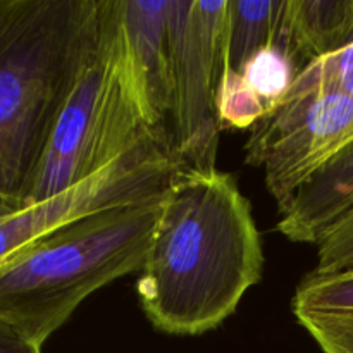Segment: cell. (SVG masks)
<instances>
[{
	"label": "cell",
	"mask_w": 353,
	"mask_h": 353,
	"mask_svg": "<svg viewBox=\"0 0 353 353\" xmlns=\"http://www.w3.org/2000/svg\"><path fill=\"white\" fill-rule=\"evenodd\" d=\"M262 269L261 233L233 176L179 168L137 283L148 321L176 336L207 333L236 310Z\"/></svg>",
	"instance_id": "1"
},
{
	"label": "cell",
	"mask_w": 353,
	"mask_h": 353,
	"mask_svg": "<svg viewBox=\"0 0 353 353\" xmlns=\"http://www.w3.org/2000/svg\"><path fill=\"white\" fill-rule=\"evenodd\" d=\"M100 0H0V216L26 207Z\"/></svg>",
	"instance_id": "2"
},
{
	"label": "cell",
	"mask_w": 353,
	"mask_h": 353,
	"mask_svg": "<svg viewBox=\"0 0 353 353\" xmlns=\"http://www.w3.org/2000/svg\"><path fill=\"white\" fill-rule=\"evenodd\" d=\"M162 193L81 217L0 262V324L43 347L92 293L141 271Z\"/></svg>",
	"instance_id": "3"
},
{
	"label": "cell",
	"mask_w": 353,
	"mask_h": 353,
	"mask_svg": "<svg viewBox=\"0 0 353 353\" xmlns=\"http://www.w3.org/2000/svg\"><path fill=\"white\" fill-rule=\"evenodd\" d=\"M171 141L131 57L117 0H100L95 28L76 71L26 205L92 178L154 141Z\"/></svg>",
	"instance_id": "4"
},
{
	"label": "cell",
	"mask_w": 353,
	"mask_h": 353,
	"mask_svg": "<svg viewBox=\"0 0 353 353\" xmlns=\"http://www.w3.org/2000/svg\"><path fill=\"white\" fill-rule=\"evenodd\" d=\"M228 0H169L172 152L181 168H216L221 124L216 90L221 76Z\"/></svg>",
	"instance_id": "5"
},
{
	"label": "cell",
	"mask_w": 353,
	"mask_h": 353,
	"mask_svg": "<svg viewBox=\"0 0 353 353\" xmlns=\"http://www.w3.org/2000/svg\"><path fill=\"white\" fill-rule=\"evenodd\" d=\"M353 145V99L340 93L288 97L250 130L245 162L264 171L279 214L296 193Z\"/></svg>",
	"instance_id": "6"
},
{
	"label": "cell",
	"mask_w": 353,
	"mask_h": 353,
	"mask_svg": "<svg viewBox=\"0 0 353 353\" xmlns=\"http://www.w3.org/2000/svg\"><path fill=\"white\" fill-rule=\"evenodd\" d=\"M178 169L171 145L154 141L117 159L72 188L0 216V262L81 217L164 192Z\"/></svg>",
	"instance_id": "7"
},
{
	"label": "cell",
	"mask_w": 353,
	"mask_h": 353,
	"mask_svg": "<svg viewBox=\"0 0 353 353\" xmlns=\"http://www.w3.org/2000/svg\"><path fill=\"white\" fill-rule=\"evenodd\" d=\"M353 209V145L317 172L279 214L278 231L295 243L317 245Z\"/></svg>",
	"instance_id": "8"
},
{
	"label": "cell",
	"mask_w": 353,
	"mask_h": 353,
	"mask_svg": "<svg viewBox=\"0 0 353 353\" xmlns=\"http://www.w3.org/2000/svg\"><path fill=\"white\" fill-rule=\"evenodd\" d=\"M169 0H117L131 57L150 105L161 123L171 114V71L168 41Z\"/></svg>",
	"instance_id": "9"
},
{
	"label": "cell",
	"mask_w": 353,
	"mask_h": 353,
	"mask_svg": "<svg viewBox=\"0 0 353 353\" xmlns=\"http://www.w3.org/2000/svg\"><path fill=\"white\" fill-rule=\"evenodd\" d=\"M292 309L323 353H353V265L307 274Z\"/></svg>",
	"instance_id": "10"
},
{
	"label": "cell",
	"mask_w": 353,
	"mask_h": 353,
	"mask_svg": "<svg viewBox=\"0 0 353 353\" xmlns=\"http://www.w3.org/2000/svg\"><path fill=\"white\" fill-rule=\"evenodd\" d=\"M350 43L353 0H285L278 45L299 69Z\"/></svg>",
	"instance_id": "11"
},
{
	"label": "cell",
	"mask_w": 353,
	"mask_h": 353,
	"mask_svg": "<svg viewBox=\"0 0 353 353\" xmlns=\"http://www.w3.org/2000/svg\"><path fill=\"white\" fill-rule=\"evenodd\" d=\"M285 0H228L221 72H238L245 62L269 45H278Z\"/></svg>",
	"instance_id": "12"
},
{
	"label": "cell",
	"mask_w": 353,
	"mask_h": 353,
	"mask_svg": "<svg viewBox=\"0 0 353 353\" xmlns=\"http://www.w3.org/2000/svg\"><path fill=\"white\" fill-rule=\"evenodd\" d=\"M299 71V65L285 48L269 45L255 52L238 74L269 114L286 99Z\"/></svg>",
	"instance_id": "13"
},
{
	"label": "cell",
	"mask_w": 353,
	"mask_h": 353,
	"mask_svg": "<svg viewBox=\"0 0 353 353\" xmlns=\"http://www.w3.org/2000/svg\"><path fill=\"white\" fill-rule=\"evenodd\" d=\"M305 93H340L353 99V43L300 69L286 99Z\"/></svg>",
	"instance_id": "14"
},
{
	"label": "cell",
	"mask_w": 353,
	"mask_h": 353,
	"mask_svg": "<svg viewBox=\"0 0 353 353\" xmlns=\"http://www.w3.org/2000/svg\"><path fill=\"white\" fill-rule=\"evenodd\" d=\"M314 272H333L353 265V209L323 236Z\"/></svg>",
	"instance_id": "15"
},
{
	"label": "cell",
	"mask_w": 353,
	"mask_h": 353,
	"mask_svg": "<svg viewBox=\"0 0 353 353\" xmlns=\"http://www.w3.org/2000/svg\"><path fill=\"white\" fill-rule=\"evenodd\" d=\"M0 353H41V347L30 343L0 324Z\"/></svg>",
	"instance_id": "16"
}]
</instances>
